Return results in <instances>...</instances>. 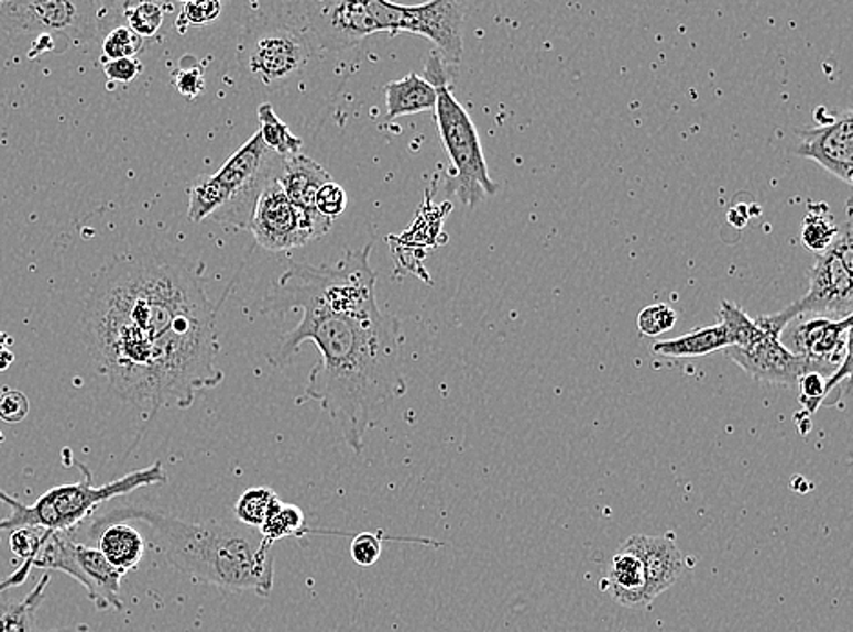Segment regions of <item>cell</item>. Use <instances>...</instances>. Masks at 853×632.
Here are the masks:
<instances>
[{
	"label": "cell",
	"mask_w": 853,
	"mask_h": 632,
	"mask_svg": "<svg viewBox=\"0 0 853 632\" xmlns=\"http://www.w3.org/2000/svg\"><path fill=\"white\" fill-rule=\"evenodd\" d=\"M288 310H300L303 317L267 352V361L286 367L303 342H315L320 361L309 372L299 403H319L341 427L350 448L361 453L368 431L408 390L403 375L401 325L379 306L367 312H331L299 301Z\"/></svg>",
	"instance_id": "cell-1"
},
{
	"label": "cell",
	"mask_w": 853,
	"mask_h": 632,
	"mask_svg": "<svg viewBox=\"0 0 853 632\" xmlns=\"http://www.w3.org/2000/svg\"><path fill=\"white\" fill-rule=\"evenodd\" d=\"M200 272L203 266L141 253L116 259L95 275L85 308L89 350L117 394L141 411L158 339L206 297Z\"/></svg>",
	"instance_id": "cell-2"
},
{
	"label": "cell",
	"mask_w": 853,
	"mask_h": 632,
	"mask_svg": "<svg viewBox=\"0 0 853 632\" xmlns=\"http://www.w3.org/2000/svg\"><path fill=\"white\" fill-rule=\"evenodd\" d=\"M128 520L146 523L153 547L197 584L226 590H253L267 598L275 578L273 543L256 529L236 522H186L150 509L124 506L97 520L94 531Z\"/></svg>",
	"instance_id": "cell-3"
},
{
	"label": "cell",
	"mask_w": 853,
	"mask_h": 632,
	"mask_svg": "<svg viewBox=\"0 0 853 632\" xmlns=\"http://www.w3.org/2000/svg\"><path fill=\"white\" fill-rule=\"evenodd\" d=\"M283 168V157L262 143L259 132L248 139L225 166L210 177H200L189 188L188 219L219 222L248 230L256 200Z\"/></svg>",
	"instance_id": "cell-4"
},
{
	"label": "cell",
	"mask_w": 853,
	"mask_h": 632,
	"mask_svg": "<svg viewBox=\"0 0 853 632\" xmlns=\"http://www.w3.org/2000/svg\"><path fill=\"white\" fill-rule=\"evenodd\" d=\"M83 472V480L69 486L53 487L52 490L44 492L33 505H24L22 501L6 494L0 490V501L10 506L11 512L8 516L0 520V533H13L17 529L41 527L47 531H63L69 533L72 529L77 527L80 522L102 505L106 501L113 500L117 495L130 494L133 490L141 487L158 486L166 483L168 475L163 469V465L155 461L152 467L135 470L130 475L122 476L119 480L110 481L102 487H95L94 476L88 467L77 464Z\"/></svg>",
	"instance_id": "cell-5"
},
{
	"label": "cell",
	"mask_w": 853,
	"mask_h": 632,
	"mask_svg": "<svg viewBox=\"0 0 853 632\" xmlns=\"http://www.w3.org/2000/svg\"><path fill=\"white\" fill-rule=\"evenodd\" d=\"M445 66L439 53H431L426 63L425 79L437 91L435 119L439 127L440 141L451 163L448 190L456 195L462 205L475 208L481 200L497 194L499 185L490 177L481 139L470 113L451 94Z\"/></svg>",
	"instance_id": "cell-6"
},
{
	"label": "cell",
	"mask_w": 853,
	"mask_h": 632,
	"mask_svg": "<svg viewBox=\"0 0 853 632\" xmlns=\"http://www.w3.org/2000/svg\"><path fill=\"white\" fill-rule=\"evenodd\" d=\"M853 312V244L852 222H846L832 247L817 253L810 270V288L801 299L786 306L785 310L755 319L766 334L780 338V334L797 317H827L846 319Z\"/></svg>",
	"instance_id": "cell-7"
},
{
	"label": "cell",
	"mask_w": 853,
	"mask_h": 632,
	"mask_svg": "<svg viewBox=\"0 0 853 632\" xmlns=\"http://www.w3.org/2000/svg\"><path fill=\"white\" fill-rule=\"evenodd\" d=\"M379 32H406L429 39L439 50L442 63L456 66L464 55V10L456 0H434L419 6H403L386 0H370Z\"/></svg>",
	"instance_id": "cell-8"
},
{
	"label": "cell",
	"mask_w": 853,
	"mask_h": 632,
	"mask_svg": "<svg viewBox=\"0 0 853 632\" xmlns=\"http://www.w3.org/2000/svg\"><path fill=\"white\" fill-rule=\"evenodd\" d=\"M97 6L75 0H0V28L11 35H52L68 50L85 44L97 32Z\"/></svg>",
	"instance_id": "cell-9"
},
{
	"label": "cell",
	"mask_w": 853,
	"mask_h": 632,
	"mask_svg": "<svg viewBox=\"0 0 853 632\" xmlns=\"http://www.w3.org/2000/svg\"><path fill=\"white\" fill-rule=\"evenodd\" d=\"M309 41L320 48L341 52L379 32L370 0H325L292 6Z\"/></svg>",
	"instance_id": "cell-10"
},
{
	"label": "cell",
	"mask_w": 853,
	"mask_h": 632,
	"mask_svg": "<svg viewBox=\"0 0 853 632\" xmlns=\"http://www.w3.org/2000/svg\"><path fill=\"white\" fill-rule=\"evenodd\" d=\"M853 317L827 319V317H797L780 334L779 341L807 364L808 372H816L828 380L850 356Z\"/></svg>",
	"instance_id": "cell-11"
},
{
	"label": "cell",
	"mask_w": 853,
	"mask_h": 632,
	"mask_svg": "<svg viewBox=\"0 0 853 632\" xmlns=\"http://www.w3.org/2000/svg\"><path fill=\"white\" fill-rule=\"evenodd\" d=\"M309 57V39L292 22L267 26L253 35L248 50V69L262 83L288 79Z\"/></svg>",
	"instance_id": "cell-12"
},
{
	"label": "cell",
	"mask_w": 853,
	"mask_h": 632,
	"mask_svg": "<svg viewBox=\"0 0 853 632\" xmlns=\"http://www.w3.org/2000/svg\"><path fill=\"white\" fill-rule=\"evenodd\" d=\"M248 230L253 233L256 243L272 252L292 250L314 241L304 227L299 211L289 203L277 179L262 190Z\"/></svg>",
	"instance_id": "cell-13"
},
{
	"label": "cell",
	"mask_w": 853,
	"mask_h": 632,
	"mask_svg": "<svg viewBox=\"0 0 853 632\" xmlns=\"http://www.w3.org/2000/svg\"><path fill=\"white\" fill-rule=\"evenodd\" d=\"M794 152L799 157L811 159L838 179L852 185L853 174V116L846 110L822 121L817 128L797 130Z\"/></svg>",
	"instance_id": "cell-14"
},
{
	"label": "cell",
	"mask_w": 853,
	"mask_h": 632,
	"mask_svg": "<svg viewBox=\"0 0 853 632\" xmlns=\"http://www.w3.org/2000/svg\"><path fill=\"white\" fill-rule=\"evenodd\" d=\"M330 181V172L303 153L283 159V168L278 174L277 183L295 210L299 211L304 227L314 241L330 232L331 219L320 216L315 206V197L320 186Z\"/></svg>",
	"instance_id": "cell-15"
},
{
	"label": "cell",
	"mask_w": 853,
	"mask_h": 632,
	"mask_svg": "<svg viewBox=\"0 0 853 632\" xmlns=\"http://www.w3.org/2000/svg\"><path fill=\"white\" fill-rule=\"evenodd\" d=\"M726 353L750 378L763 383L796 385L801 375L808 374L805 361L791 353L779 338L766 333L748 347L726 348Z\"/></svg>",
	"instance_id": "cell-16"
},
{
	"label": "cell",
	"mask_w": 853,
	"mask_h": 632,
	"mask_svg": "<svg viewBox=\"0 0 853 632\" xmlns=\"http://www.w3.org/2000/svg\"><path fill=\"white\" fill-rule=\"evenodd\" d=\"M623 545L632 548L643 562L652 601L676 585L691 565V559L686 558V554L677 547L676 540L670 536L635 534Z\"/></svg>",
	"instance_id": "cell-17"
},
{
	"label": "cell",
	"mask_w": 853,
	"mask_h": 632,
	"mask_svg": "<svg viewBox=\"0 0 853 632\" xmlns=\"http://www.w3.org/2000/svg\"><path fill=\"white\" fill-rule=\"evenodd\" d=\"M75 559L85 576L83 587L88 590L89 600L94 601L95 607L100 611H122L124 603L121 600V581L124 575L121 570L116 569L99 548L88 547L83 543H77L75 547Z\"/></svg>",
	"instance_id": "cell-18"
},
{
	"label": "cell",
	"mask_w": 853,
	"mask_h": 632,
	"mask_svg": "<svg viewBox=\"0 0 853 632\" xmlns=\"http://www.w3.org/2000/svg\"><path fill=\"white\" fill-rule=\"evenodd\" d=\"M601 584L602 590L621 606L635 609V607L648 606L652 601L643 562L626 545H621L617 553L613 554L610 573Z\"/></svg>",
	"instance_id": "cell-19"
},
{
	"label": "cell",
	"mask_w": 853,
	"mask_h": 632,
	"mask_svg": "<svg viewBox=\"0 0 853 632\" xmlns=\"http://www.w3.org/2000/svg\"><path fill=\"white\" fill-rule=\"evenodd\" d=\"M384 97H386L387 121L435 110V102H437V91L434 86L417 74H408L401 80L387 83L384 86Z\"/></svg>",
	"instance_id": "cell-20"
},
{
	"label": "cell",
	"mask_w": 853,
	"mask_h": 632,
	"mask_svg": "<svg viewBox=\"0 0 853 632\" xmlns=\"http://www.w3.org/2000/svg\"><path fill=\"white\" fill-rule=\"evenodd\" d=\"M99 551L116 569L127 575L141 565L146 553V540L136 529L128 523H111L108 527L100 529Z\"/></svg>",
	"instance_id": "cell-21"
},
{
	"label": "cell",
	"mask_w": 853,
	"mask_h": 632,
	"mask_svg": "<svg viewBox=\"0 0 853 632\" xmlns=\"http://www.w3.org/2000/svg\"><path fill=\"white\" fill-rule=\"evenodd\" d=\"M730 347L726 328L723 323L712 325V327L699 328L693 333L685 334L676 339H666V341L655 342L652 350L657 356L665 358H702L708 353L726 350Z\"/></svg>",
	"instance_id": "cell-22"
},
{
	"label": "cell",
	"mask_w": 853,
	"mask_h": 632,
	"mask_svg": "<svg viewBox=\"0 0 853 632\" xmlns=\"http://www.w3.org/2000/svg\"><path fill=\"white\" fill-rule=\"evenodd\" d=\"M256 113H259V121H261L259 135H261L262 143L266 144L273 153H277L278 157H292V155L300 153L303 139L294 135L288 124L281 121V117L275 113L272 105L262 102Z\"/></svg>",
	"instance_id": "cell-23"
},
{
	"label": "cell",
	"mask_w": 853,
	"mask_h": 632,
	"mask_svg": "<svg viewBox=\"0 0 853 632\" xmlns=\"http://www.w3.org/2000/svg\"><path fill=\"white\" fill-rule=\"evenodd\" d=\"M50 584V576L44 575L39 580L32 592L21 601H6L2 611V632H33L35 631V617L37 609L44 600V590Z\"/></svg>",
	"instance_id": "cell-24"
},
{
	"label": "cell",
	"mask_w": 853,
	"mask_h": 632,
	"mask_svg": "<svg viewBox=\"0 0 853 632\" xmlns=\"http://www.w3.org/2000/svg\"><path fill=\"white\" fill-rule=\"evenodd\" d=\"M261 536L266 542L275 543L278 540H286V537H303L304 534H308V527H306V516L297 505H289V503H278L270 516L266 517V522L262 523V527L259 529Z\"/></svg>",
	"instance_id": "cell-25"
},
{
	"label": "cell",
	"mask_w": 853,
	"mask_h": 632,
	"mask_svg": "<svg viewBox=\"0 0 853 632\" xmlns=\"http://www.w3.org/2000/svg\"><path fill=\"white\" fill-rule=\"evenodd\" d=\"M281 503L277 492L267 487H255L244 492L236 505L237 522L244 527L259 529L266 522L270 512Z\"/></svg>",
	"instance_id": "cell-26"
},
{
	"label": "cell",
	"mask_w": 853,
	"mask_h": 632,
	"mask_svg": "<svg viewBox=\"0 0 853 632\" xmlns=\"http://www.w3.org/2000/svg\"><path fill=\"white\" fill-rule=\"evenodd\" d=\"M719 323H723L724 328H726L730 347H748L765 334V330L755 323V319L746 316L737 305H733L730 301L721 303V322Z\"/></svg>",
	"instance_id": "cell-27"
},
{
	"label": "cell",
	"mask_w": 853,
	"mask_h": 632,
	"mask_svg": "<svg viewBox=\"0 0 853 632\" xmlns=\"http://www.w3.org/2000/svg\"><path fill=\"white\" fill-rule=\"evenodd\" d=\"M839 232H841V227L835 225L827 206H819L817 210L808 214L805 228H802V243L811 252L822 253L832 247Z\"/></svg>",
	"instance_id": "cell-28"
},
{
	"label": "cell",
	"mask_w": 853,
	"mask_h": 632,
	"mask_svg": "<svg viewBox=\"0 0 853 632\" xmlns=\"http://www.w3.org/2000/svg\"><path fill=\"white\" fill-rule=\"evenodd\" d=\"M172 4H163V2L124 4L127 26L141 39L153 37V35H157L158 30L163 26L166 11L172 10Z\"/></svg>",
	"instance_id": "cell-29"
},
{
	"label": "cell",
	"mask_w": 853,
	"mask_h": 632,
	"mask_svg": "<svg viewBox=\"0 0 853 632\" xmlns=\"http://www.w3.org/2000/svg\"><path fill=\"white\" fill-rule=\"evenodd\" d=\"M144 39L131 32L128 26H117L102 41V61L136 57L141 52Z\"/></svg>",
	"instance_id": "cell-30"
},
{
	"label": "cell",
	"mask_w": 853,
	"mask_h": 632,
	"mask_svg": "<svg viewBox=\"0 0 853 632\" xmlns=\"http://www.w3.org/2000/svg\"><path fill=\"white\" fill-rule=\"evenodd\" d=\"M677 325V312L670 305L659 303V305H649L641 310L637 317V328L643 336L657 338L663 334L670 333Z\"/></svg>",
	"instance_id": "cell-31"
},
{
	"label": "cell",
	"mask_w": 853,
	"mask_h": 632,
	"mask_svg": "<svg viewBox=\"0 0 853 632\" xmlns=\"http://www.w3.org/2000/svg\"><path fill=\"white\" fill-rule=\"evenodd\" d=\"M222 11V4L217 0H192L183 4V11L177 19L178 32L184 33L188 26H205L215 21Z\"/></svg>",
	"instance_id": "cell-32"
},
{
	"label": "cell",
	"mask_w": 853,
	"mask_h": 632,
	"mask_svg": "<svg viewBox=\"0 0 853 632\" xmlns=\"http://www.w3.org/2000/svg\"><path fill=\"white\" fill-rule=\"evenodd\" d=\"M315 206L320 216L328 217V219H336L341 216L342 211L348 206V195H346L345 188L341 185H337L333 181L320 186L315 197Z\"/></svg>",
	"instance_id": "cell-33"
},
{
	"label": "cell",
	"mask_w": 853,
	"mask_h": 632,
	"mask_svg": "<svg viewBox=\"0 0 853 632\" xmlns=\"http://www.w3.org/2000/svg\"><path fill=\"white\" fill-rule=\"evenodd\" d=\"M205 85L203 68L195 61L189 66L183 63L181 68L173 72V86L186 99H197L205 91Z\"/></svg>",
	"instance_id": "cell-34"
},
{
	"label": "cell",
	"mask_w": 853,
	"mask_h": 632,
	"mask_svg": "<svg viewBox=\"0 0 853 632\" xmlns=\"http://www.w3.org/2000/svg\"><path fill=\"white\" fill-rule=\"evenodd\" d=\"M350 553L351 559H353L359 567L368 569V567L378 564V559L381 558V554H383V542H381V537H379L378 534H357V536L353 537V542H351Z\"/></svg>",
	"instance_id": "cell-35"
},
{
	"label": "cell",
	"mask_w": 853,
	"mask_h": 632,
	"mask_svg": "<svg viewBox=\"0 0 853 632\" xmlns=\"http://www.w3.org/2000/svg\"><path fill=\"white\" fill-rule=\"evenodd\" d=\"M44 533H46V529L41 527L17 529V531L11 533V553L21 559V567H24L32 559L33 554L37 551L39 543L43 540Z\"/></svg>",
	"instance_id": "cell-36"
},
{
	"label": "cell",
	"mask_w": 853,
	"mask_h": 632,
	"mask_svg": "<svg viewBox=\"0 0 853 632\" xmlns=\"http://www.w3.org/2000/svg\"><path fill=\"white\" fill-rule=\"evenodd\" d=\"M799 385V401L801 405L807 408L808 412H817L819 406L824 405V397H827V380L822 375L816 374V372H808V374L801 375V380L797 381Z\"/></svg>",
	"instance_id": "cell-37"
},
{
	"label": "cell",
	"mask_w": 853,
	"mask_h": 632,
	"mask_svg": "<svg viewBox=\"0 0 853 632\" xmlns=\"http://www.w3.org/2000/svg\"><path fill=\"white\" fill-rule=\"evenodd\" d=\"M30 414V401L21 390H2L0 394V419L10 425L21 423Z\"/></svg>",
	"instance_id": "cell-38"
},
{
	"label": "cell",
	"mask_w": 853,
	"mask_h": 632,
	"mask_svg": "<svg viewBox=\"0 0 853 632\" xmlns=\"http://www.w3.org/2000/svg\"><path fill=\"white\" fill-rule=\"evenodd\" d=\"M102 69H105L106 77L111 83H121V85H128L131 80H135L139 75L142 74L141 61L136 57L130 58H117V61H102Z\"/></svg>",
	"instance_id": "cell-39"
},
{
	"label": "cell",
	"mask_w": 853,
	"mask_h": 632,
	"mask_svg": "<svg viewBox=\"0 0 853 632\" xmlns=\"http://www.w3.org/2000/svg\"><path fill=\"white\" fill-rule=\"evenodd\" d=\"M58 41L55 37H52V35H46V33H43V35H37V37L33 39L32 48L28 50V58L30 61H37L41 55H46V53H63V50H61V46H58ZM66 52V50H64Z\"/></svg>",
	"instance_id": "cell-40"
},
{
	"label": "cell",
	"mask_w": 853,
	"mask_h": 632,
	"mask_svg": "<svg viewBox=\"0 0 853 632\" xmlns=\"http://www.w3.org/2000/svg\"><path fill=\"white\" fill-rule=\"evenodd\" d=\"M13 361H15V356L10 348H0V372L10 369Z\"/></svg>",
	"instance_id": "cell-41"
},
{
	"label": "cell",
	"mask_w": 853,
	"mask_h": 632,
	"mask_svg": "<svg viewBox=\"0 0 853 632\" xmlns=\"http://www.w3.org/2000/svg\"><path fill=\"white\" fill-rule=\"evenodd\" d=\"M10 345H13V338L6 333H0V348H10Z\"/></svg>",
	"instance_id": "cell-42"
},
{
	"label": "cell",
	"mask_w": 853,
	"mask_h": 632,
	"mask_svg": "<svg viewBox=\"0 0 853 632\" xmlns=\"http://www.w3.org/2000/svg\"><path fill=\"white\" fill-rule=\"evenodd\" d=\"M50 632H89V631H88V628H86V625H77V628L58 629V631H50Z\"/></svg>",
	"instance_id": "cell-43"
},
{
	"label": "cell",
	"mask_w": 853,
	"mask_h": 632,
	"mask_svg": "<svg viewBox=\"0 0 853 632\" xmlns=\"http://www.w3.org/2000/svg\"><path fill=\"white\" fill-rule=\"evenodd\" d=\"M6 598H0V632H2V611H4L6 607Z\"/></svg>",
	"instance_id": "cell-44"
},
{
	"label": "cell",
	"mask_w": 853,
	"mask_h": 632,
	"mask_svg": "<svg viewBox=\"0 0 853 632\" xmlns=\"http://www.w3.org/2000/svg\"><path fill=\"white\" fill-rule=\"evenodd\" d=\"M4 442V438H2V433H0V443Z\"/></svg>",
	"instance_id": "cell-45"
}]
</instances>
